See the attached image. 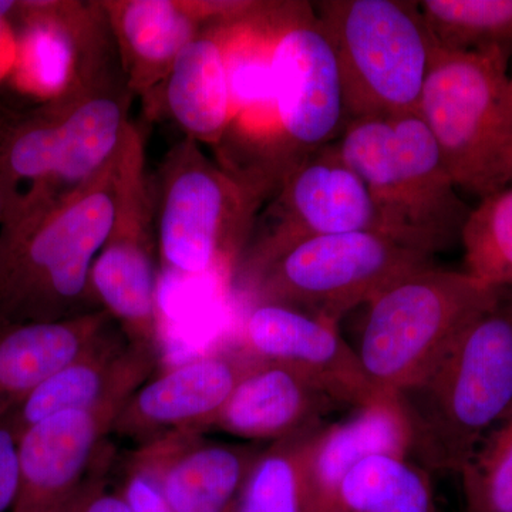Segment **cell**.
<instances>
[{
	"label": "cell",
	"mask_w": 512,
	"mask_h": 512,
	"mask_svg": "<svg viewBox=\"0 0 512 512\" xmlns=\"http://www.w3.org/2000/svg\"><path fill=\"white\" fill-rule=\"evenodd\" d=\"M410 458L431 474L460 476L512 410V289L461 330L420 379L396 393Z\"/></svg>",
	"instance_id": "obj_1"
},
{
	"label": "cell",
	"mask_w": 512,
	"mask_h": 512,
	"mask_svg": "<svg viewBox=\"0 0 512 512\" xmlns=\"http://www.w3.org/2000/svg\"><path fill=\"white\" fill-rule=\"evenodd\" d=\"M119 150L86 184L0 249V326L59 322L103 311L92 269L116 217Z\"/></svg>",
	"instance_id": "obj_2"
},
{
	"label": "cell",
	"mask_w": 512,
	"mask_h": 512,
	"mask_svg": "<svg viewBox=\"0 0 512 512\" xmlns=\"http://www.w3.org/2000/svg\"><path fill=\"white\" fill-rule=\"evenodd\" d=\"M333 144L372 195L383 234L431 256L460 242L471 210L419 114L349 120Z\"/></svg>",
	"instance_id": "obj_3"
},
{
	"label": "cell",
	"mask_w": 512,
	"mask_h": 512,
	"mask_svg": "<svg viewBox=\"0 0 512 512\" xmlns=\"http://www.w3.org/2000/svg\"><path fill=\"white\" fill-rule=\"evenodd\" d=\"M498 289L466 271L429 265L410 272L367 303L355 348L379 394H396L420 379Z\"/></svg>",
	"instance_id": "obj_4"
},
{
	"label": "cell",
	"mask_w": 512,
	"mask_h": 512,
	"mask_svg": "<svg viewBox=\"0 0 512 512\" xmlns=\"http://www.w3.org/2000/svg\"><path fill=\"white\" fill-rule=\"evenodd\" d=\"M313 9L338 57L349 120L419 114L436 47L419 2L323 0Z\"/></svg>",
	"instance_id": "obj_5"
},
{
	"label": "cell",
	"mask_w": 512,
	"mask_h": 512,
	"mask_svg": "<svg viewBox=\"0 0 512 512\" xmlns=\"http://www.w3.org/2000/svg\"><path fill=\"white\" fill-rule=\"evenodd\" d=\"M507 60L434 47L419 116L458 190L484 198L512 184Z\"/></svg>",
	"instance_id": "obj_6"
},
{
	"label": "cell",
	"mask_w": 512,
	"mask_h": 512,
	"mask_svg": "<svg viewBox=\"0 0 512 512\" xmlns=\"http://www.w3.org/2000/svg\"><path fill=\"white\" fill-rule=\"evenodd\" d=\"M154 194L161 261L180 275L234 276L262 201L204 156L191 138L175 144Z\"/></svg>",
	"instance_id": "obj_7"
},
{
	"label": "cell",
	"mask_w": 512,
	"mask_h": 512,
	"mask_svg": "<svg viewBox=\"0 0 512 512\" xmlns=\"http://www.w3.org/2000/svg\"><path fill=\"white\" fill-rule=\"evenodd\" d=\"M434 256L377 231L309 239L235 285L251 303H279L338 325Z\"/></svg>",
	"instance_id": "obj_8"
},
{
	"label": "cell",
	"mask_w": 512,
	"mask_h": 512,
	"mask_svg": "<svg viewBox=\"0 0 512 512\" xmlns=\"http://www.w3.org/2000/svg\"><path fill=\"white\" fill-rule=\"evenodd\" d=\"M156 205L146 143L130 121L121 140L116 217L92 269L94 296L133 345L160 350Z\"/></svg>",
	"instance_id": "obj_9"
},
{
	"label": "cell",
	"mask_w": 512,
	"mask_h": 512,
	"mask_svg": "<svg viewBox=\"0 0 512 512\" xmlns=\"http://www.w3.org/2000/svg\"><path fill=\"white\" fill-rule=\"evenodd\" d=\"M266 116L292 173L348 123L338 57L311 3L296 2L269 67Z\"/></svg>",
	"instance_id": "obj_10"
},
{
	"label": "cell",
	"mask_w": 512,
	"mask_h": 512,
	"mask_svg": "<svg viewBox=\"0 0 512 512\" xmlns=\"http://www.w3.org/2000/svg\"><path fill=\"white\" fill-rule=\"evenodd\" d=\"M359 231L383 232L372 195L332 143L289 174L258 212L231 281H247L309 239Z\"/></svg>",
	"instance_id": "obj_11"
},
{
	"label": "cell",
	"mask_w": 512,
	"mask_h": 512,
	"mask_svg": "<svg viewBox=\"0 0 512 512\" xmlns=\"http://www.w3.org/2000/svg\"><path fill=\"white\" fill-rule=\"evenodd\" d=\"M126 400L55 414L26 430L12 512H64L113 451L111 429Z\"/></svg>",
	"instance_id": "obj_12"
},
{
	"label": "cell",
	"mask_w": 512,
	"mask_h": 512,
	"mask_svg": "<svg viewBox=\"0 0 512 512\" xmlns=\"http://www.w3.org/2000/svg\"><path fill=\"white\" fill-rule=\"evenodd\" d=\"M256 362L237 343L150 377L123 404L111 434L137 447L177 431L205 434Z\"/></svg>",
	"instance_id": "obj_13"
},
{
	"label": "cell",
	"mask_w": 512,
	"mask_h": 512,
	"mask_svg": "<svg viewBox=\"0 0 512 512\" xmlns=\"http://www.w3.org/2000/svg\"><path fill=\"white\" fill-rule=\"evenodd\" d=\"M238 345L255 359L284 365L308 377L348 410L379 396L338 325L298 309L251 303Z\"/></svg>",
	"instance_id": "obj_14"
},
{
	"label": "cell",
	"mask_w": 512,
	"mask_h": 512,
	"mask_svg": "<svg viewBox=\"0 0 512 512\" xmlns=\"http://www.w3.org/2000/svg\"><path fill=\"white\" fill-rule=\"evenodd\" d=\"M100 5L128 90L150 101L188 43L208 26L245 15L255 2L103 0Z\"/></svg>",
	"instance_id": "obj_15"
},
{
	"label": "cell",
	"mask_w": 512,
	"mask_h": 512,
	"mask_svg": "<svg viewBox=\"0 0 512 512\" xmlns=\"http://www.w3.org/2000/svg\"><path fill=\"white\" fill-rule=\"evenodd\" d=\"M265 446L177 431L128 457L157 481L174 512H229Z\"/></svg>",
	"instance_id": "obj_16"
},
{
	"label": "cell",
	"mask_w": 512,
	"mask_h": 512,
	"mask_svg": "<svg viewBox=\"0 0 512 512\" xmlns=\"http://www.w3.org/2000/svg\"><path fill=\"white\" fill-rule=\"evenodd\" d=\"M160 350L133 345L114 323L6 417L16 439L47 417L126 400L153 376Z\"/></svg>",
	"instance_id": "obj_17"
},
{
	"label": "cell",
	"mask_w": 512,
	"mask_h": 512,
	"mask_svg": "<svg viewBox=\"0 0 512 512\" xmlns=\"http://www.w3.org/2000/svg\"><path fill=\"white\" fill-rule=\"evenodd\" d=\"M340 412L348 409L308 377L258 360L205 434L218 431L244 443L272 444L323 426Z\"/></svg>",
	"instance_id": "obj_18"
},
{
	"label": "cell",
	"mask_w": 512,
	"mask_h": 512,
	"mask_svg": "<svg viewBox=\"0 0 512 512\" xmlns=\"http://www.w3.org/2000/svg\"><path fill=\"white\" fill-rule=\"evenodd\" d=\"M410 447L409 424L396 394H379L323 424L313 434L306 456L313 512L360 461L377 454L410 458Z\"/></svg>",
	"instance_id": "obj_19"
},
{
	"label": "cell",
	"mask_w": 512,
	"mask_h": 512,
	"mask_svg": "<svg viewBox=\"0 0 512 512\" xmlns=\"http://www.w3.org/2000/svg\"><path fill=\"white\" fill-rule=\"evenodd\" d=\"M222 23L184 47L157 94L185 137L212 147H220L234 114Z\"/></svg>",
	"instance_id": "obj_20"
},
{
	"label": "cell",
	"mask_w": 512,
	"mask_h": 512,
	"mask_svg": "<svg viewBox=\"0 0 512 512\" xmlns=\"http://www.w3.org/2000/svg\"><path fill=\"white\" fill-rule=\"evenodd\" d=\"M114 323L109 313L97 311L59 322L0 326V419Z\"/></svg>",
	"instance_id": "obj_21"
},
{
	"label": "cell",
	"mask_w": 512,
	"mask_h": 512,
	"mask_svg": "<svg viewBox=\"0 0 512 512\" xmlns=\"http://www.w3.org/2000/svg\"><path fill=\"white\" fill-rule=\"evenodd\" d=\"M316 512H440L433 474L412 458L377 454L356 464Z\"/></svg>",
	"instance_id": "obj_22"
},
{
	"label": "cell",
	"mask_w": 512,
	"mask_h": 512,
	"mask_svg": "<svg viewBox=\"0 0 512 512\" xmlns=\"http://www.w3.org/2000/svg\"><path fill=\"white\" fill-rule=\"evenodd\" d=\"M434 45L451 52L512 56V0H423Z\"/></svg>",
	"instance_id": "obj_23"
},
{
	"label": "cell",
	"mask_w": 512,
	"mask_h": 512,
	"mask_svg": "<svg viewBox=\"0 0 512 512\" xmlns=\"http://www.w3.org/2000/svg\"><path fill=\"white\" fill-rule=\"evenodd\" d=\"M319 427L265 446L229 512H313L306 456Z\"/></svg>",
	"instance_id": "obj_24"
},
{
	"label": "cell",
	"mask_w": 512,
	"mask_h": 512,
	"mask_svg": "<svg viewBox=\"0 0 512 512\" xmlns=\"http://www.w3.org/2000/svg\"><path fill=\"white\" fill-rule=\"evenodd\" d=\"M460 242L468 275L491 288L512 289V184L481 198Z\"/></svg>",
	"instance_id": "obj_25"
},
{
	"label": "cell",
	"mask_w": 512,
	"mask_h": 512,
	"mask_svg": "<svg viewBox=\"0 0 512 512\" xmlns=\"http://www.w3.org/2000/svg\"><path fill=\"white\" fill-rule=\"evenodd\" d=\"M464 512L512 511V410L460 473Z\"/></svg>",
	"instance_id": "obj_26"
},
{
	"label": "cell",
	"mask_w": 512,
	"mask_h": 512,
	"mask_svg": "<svg viewBox=\"0 0 512 512\" xmlns=\"http://www.w3.org/2000/svg\"><path fill=\"white\" fill-rule=\"evenodd\" d=\"M64 111L66 96L63 94L55 119L46 121L42 126L30 128L13 141L8 163L16 177L47 184L59 160Z\"/></svg>",
	"instance_id": "obj_27"
},
{
	"label": "cell",
	"mask_w": 512,
	"mask_h": 512,
	"mask_svg": "<svg viewBox=\"0 0 512 512\" xmlns=\"http://www.w3.org/2000/svg\"><path fill=\"white\" fill-rule=\"evenodd\" d=\"M114 488L131 512H174L157 481L130 457L124 460L119 484Z\"/></svg>",
	"instance_id": "obj_28"
},
{
	"label": "cell",
	"mask_w": 512,
	"mask_h": 512,
	"mask_svg": "<svg viewBox=\"0 0 512 512\" xmlns=\"http://www.w3.org/2000/svg\"><path fill=\"white\" fill-rule=\"evenodd\" d=\"M113 463L111 451L64 512H131L116 488L110 487L109 473Z\"/></svg>",
	"instance_id": "obj_29"
},
{
	"label": "cell",
	"mask_w": 512,
	"mask_h": 512,
	"mask_svg": "<svg viewBox=\"0 0 512 512\" xmlns=\"http://www.w3.org/2000/svg\"><path fill=\"white\" fill-rule=\"evenodd\" d=\"M19 487V440L6 417L0 419V512H12Z\"/></svg>",
	"instance_id": "obj_30"
},
{
	"label": "cell",
	"mask_w": 512,
	"mask_h": 512,
	"mask_svg": "<svg viewBox=\"0 0 512 512\" xmlns=\"http://www.w3.org/2000/svg\"><path fill=\"white\" fill-rule=\"evenodd\" d=\"M505 110H507L508 130L512 137V74L508 76L507 96H505Z\"/></svg>",
	"instance_id": "obj_31"
},
{
	"label": "cell",
	"mask_w": 512,
	"mask_h": 512,
	"mask_svg": "<svg viewBox=\"0 0 512 512\" xmlns=\"http://www.w3.org/2000/svg\"><path fill=\"white\" fill-rule=\"evenodd\" d=\"M13 6H15V3L13 2H0V18L10 12V10L13 9Z\"/></svg>",
	"instance_id": "obj_32"
},
{
	"label": "cell",
	"mask_w": 512,
	"mask_h": 512,
	"mask_svg": "<svg viewBox=\"0 0 512 512\" xmlns=\"http://www.w3.org/2000/svg\"><path fill=\"white\" fill-rule=\"evenodd\" d=\"M0 212H2V192H0Z\"/></svg>",
	"instance_id": "obj_33"
},
{
	"label": "cell",
	"mask_w": 512,
	"mask_h": 512,
	"mask_svg": "<svg viewBox=\"0 0 512 512\" xmlns=\"http://www.w3.org/2000/svg\"><path fill=\"white\" fill-rule=\"evenodd\" d=\"M512 512V511H511Z\"/></svg>",
	"instance_id": "obj_34"
}]
</instances>
